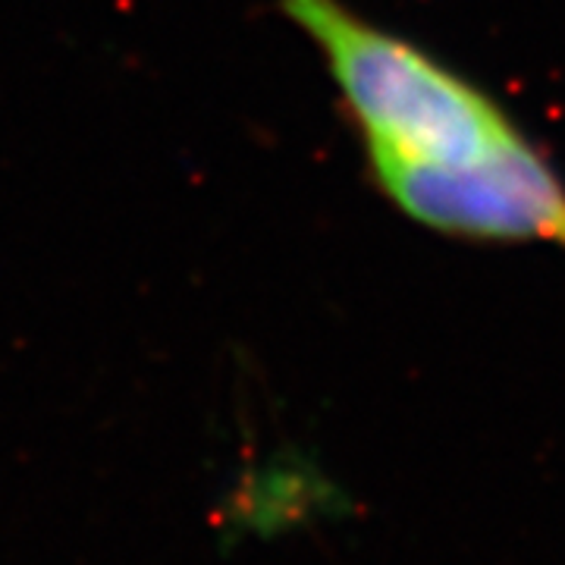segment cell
Here are the masks:
<instances>
[{
  "label": "cell",
  "instance_id": "7a4b0ae2",
  "mask_svg": "<svg viewBox=\"0 0 565 565\" xmlns=\"http://www.w3.org/2000/svg\"><path fill=\"white\" fill-rule=\"evenodd\" d=\"M277 481H264L236 490V497L226 500L230 531L236 537L258 534L277 537L286 531L308 525L311 519H321L337 512V497H318L305 481H286L289 475H274Z\"/></svg>",
  "mask_w": 565,
  "mask_h": 565
},
{
  "label": "cell",
  "instance_id": "6da1fadb",
  "mask_svg": "<svg viewBox=\"0 0 565 565\" xmlns=\"http://www.w3.org/2000/svg\"><path fill=\"white\" fill-rule=\"evenodd\" d=\"M277 7L321 51L381 192L408 180L478 177L537 151L478 82L343 0H277Z\"/></svg>",
  "mask_w": 565,
  "mask_h": 565
}]
</instances>
